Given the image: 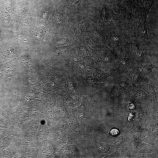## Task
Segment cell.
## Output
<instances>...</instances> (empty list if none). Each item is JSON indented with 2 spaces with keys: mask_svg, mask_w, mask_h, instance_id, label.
<instances>
[{
  "mask_svg": "<svg viewBox=\"0 0 158 158\" xmlns=\"http://www.w3.org/2000/svg\"><path fill=\"white\" fill-rule=\"evenodd\" d=\"M138 28L142 36L147 37V16H142L140 17L138 22Z\"/></svg>",
  "mask_w": 158,
  "mask_h": 158,
  "instance_id": "obj_1",
  "label": "cell"
},
{
  "mask_svg": "<svg viewBox=\"0 0 158 158\" xmlns=\"http://www.w3.org/2000/svg\"><path fill=\"white\" fill-rule=\"evenodd\" d=\"M118 58L120 60L126 62L130 60V55L128 52H121L119 54Z\"/></svg>",
  "mask_w": 158,
  "mask_h": 158,
  "instance_id": "obj_2",
  "label": "cell"
},
{
  "mask_svg": "<svg viewBox=\"0 0 158 158\" xmlns=\"http://www.w3.org/2000/svg\"><path fill=\"white\" fill-rule=\"evenodd\" d=\"M84 2L83 0H79L74 3L72 5V8L75 10H82L84 7Z\"/></svg>",
  "mask_w": 158,
  "mask_h": 158,
  "instance_id": "obj_3",
  "label": "cell"
},
{
  "mask_svg": "<svg viewBox=\"0 0 158 158\" xmlns=\"http://www.w3.org/2000/svg\"><path fill=\"white\" fill-rule=\"evenodd\" d=\"M94 57L95 60L97 62H101L104 59V56L102 53L99 51H97L95 52Z\"/></svg>",
  "mask_w": 158,
  "mask_h": 158,
  "instance_id": "obj_4",
  "label": "cell"
},
{
  "mask_svg": "<svg viewBox=\"0 0 158 158\" xmlns=\"http://www.w3.org/2000/svg\"><path fill=\"white\" fill-rule=\"evenodd\" d=\"M119 43V41L118 40H113L108 43V45L109 48L112 49H114L118 46Z\"/></svg>",
  "mask_w": 158,
  "mask_h": 158,
  "instance_id": "obj_5",
  "label": "cell"
},
{
  "mask_svg": "<svg viewBox=\"0 0 158 158\" xmlns=\"http://www.w3.org/2000/svg\"><path fill=\"white\" fill-rule=\"evenodd\" d=\"M87 44L88 47L91 49H93L96 46V41L93 39H88L87 40Z\"/></svg>",
  "mask_w": 158,
  "mask_h": 158,
  "instance_id": "obj_6",
  "label": "cell"
},
{
  "mask_svg": "<svg viewBox=\"0 0 158 158\" xmlns=\"http://www.w3.org/2000/svg\"><path fill=\"white\" fill-rule=\"evenodd\" d=\"M95 78L96 80L99 82H104L107 79L105 76L99 74H96L95 76Z\"/></svg>",
  "mask_w": 158,
  "mask_h": 158,
  "instance_id": "obj_7",
  "label": "cell"
},
{
  "mask_svg": "<svg viewBox=\"0 0 158 158\" xmlns=\"http://www.w3.org/2000/svg\"><path fill=\"white\" fill-rule=\"evenodd\" d=\"M125 22L128 25L131 26L133 24V20L132 17L129 14L126 15L125 18Z\"/></svg>",
  "mask_w": 158,
  "mask_h": 158,
  "instance_id": "obj_8",
  "label": "cell"
},
{
  "mask_svg": "<svg viewBox=\"0 0 158 158\" xmlns=\"http://www.w3.org/2000/svg\"><path fill=\"white\" fill-rule=\"evenodd\" d=\"M80 54L83 56L88 55L89 53V51L87 48H81L79 49Z\"/></svg>",
  "mask_w": 158,
  "mask_h": 158,
  "instance_id": "obj_9",
  "label": "cell"
},
{
  "mask_svg": "<svg viewBox=\"0 0 158 158\" xmlns=\"http://www.w3.org/2000/svg\"><path fill=\"white\" fill-rule=\"evenodd\" d=\"M92 35L96 40H100L101 38V35L97 31L94 30L93 31Z\"/></svg>",
  "mask_w": 158,
  "mask_h": 158,
  "instance_id": "obj_10",
  "label": "cell"
},
{
  "mask_svg": "<svg viewBox=\"0 0 158 158\" xmlns=\"http://www.w3.org/2000/svg\"><path fill=\"white\" fill-rule=\"evenodd\" d=\"M24 63L26 66L29 68H31L33 66V62L32 60L28 59L25 60Z\"/></svg>",
  "mask_w": 158,
  "mask_h": 158,
  "instance_id": "obj_11",
  "label": "cell"
},
{
  "mask_svg": "<svg viewBox=\"0 0 158 158\" xmlns=\"http://www.w3.org/2000/svg\"><path fill=\"white\" fill-rule=\"evenodd\" d=\"M67 87L68 89L71 92H73L75 91V87L72 83L71 82H67Z\"/></svg>",
  "mask_w": 158,
  "mask_h": 158,
  "instance_id": "obj_12",
  "label": "cell"
},
{
  "mask_svg": "<svg viewBox=\"0 0 158 158\" xmlns=\"http://www.w3.org/2000/svg\"><path fill=\"white\" fill-rule=\"evenodd\" d=\"M93 59L92 58H90L84 60L83 63L86 66H90L93 63Z\"/></svg>",
  "mask_w": 158,
  "mask_h": 158,
  "instance_id": "obj_13",
  "label": "cell"
},
{
  "mask_svg": "<svg viewBox=\"0 0 158 158\" xmlns=\"http://www.w3.org/2000/svg\"><path fill=\"white\" fill-rule=\"evenodd\" d=\"M87 80L89 83L93 84L96 82V80L94 77L90 76L87 77Z\"/></svg>",
  "mask_w": 158,
  "mask_h": 158,
  "instance_id": "obj_14",
  "label": "cell"
},
{
  "mask_svg": "<svg viewBox=\"0 0 158 158\" xmlns=\"http://www.w3.org/2000/svg\"><path fill=\"white\" fill-rule=\"evenodd\" d=\"M153 1L152 0H147L145 2V5L146 6V8L147 9V10H150V7L152 6L153 2Z\"/></svg>",
  "mask_w": 158,
  "mask_h": 158,
  "instance_id": "obj_15",
  "label": "cell"
},
{
  "mask_svg": "<svg viewBox=\"0 0 158 158\" xmlns=\"http://www.w3.org/2000/svg\"><path fill=\"white\" fill-rule=\"evenodd\" d=\"M85 57L84 56L80 55L78 56L75 58V61L77 62H80L84 60Z\"/></svg>",
  "mask_w": 158,
  "mask_h": 158,
  "instance_id": "obj_16",
  "label": "cell"
},
{
  "mask_svg": "<svg viewBox=\"0 0 158 158\" xmlns=\"http://www.w3.org/2000/svg\"><path fill=\"white\" fill-rule=\"evenodd\" d=\"M61 18H62V17H61L60 13L59 12L56 13L55 16V21L57 22L60 21L61 20Z\"/></svg>",
  "mask_w": 158,
  "mask_h": 158,
  "instance_id": "obj_17",
  "label": "cell"
},
{
  "mask_svg": "<svg viewBox=\"0 0 158 158\" xmlns=\"http://www.w3.org/2000/svg\"><path fill=\"white\" fill-rule=\"evenodd\" d=\"M147 89L151 92H153L155 91V88H154L153 86L151 84H149L147 85Z\"/></svg>",
  "mask_w": 158,
  "mask_h": 158,
  "instance_id": "obj_18",
  "label": "cell"
},
{
  "mask_svg": "<svg viewBox=\"0 0 158 158\" xmlns=\"http://www.w3.org/2000/svg\"><path fill=\"white\" fill-rule=\"evenodd\" d=\"M110 132L112 135L115 136L119 134V132L118 130L117 129H114L111 131Z\"/></svg>",
  "mask_w": 158,
  "mask_h": 158,
  "instance_id": "obj_19",
  "label": "cell"
},
{
  "mask_svg": "<svg viewBox=\"0 0 158 158\" xmlns=\"http://www.w3.org/2000/svg\"><path fill=\"white\" fill-rule=\"evenodd\" d=\"M153 86L155 89H157L158 88V85L155 84L153 85Z\"/></svg>",
  "mask_w": 158,
  "mask_h": 158,
  "instance_id": "obj_20",
  "label": "cell"
}]
</instances>
